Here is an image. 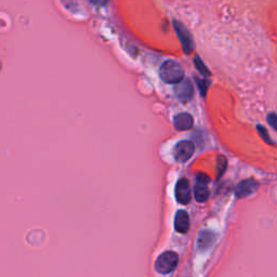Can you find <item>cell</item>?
<instances>
[{
    "label": "cell",
    "mask_w": 277,
    "mask_h": 277,
    "mask_svg": "<svg viewBox=\"0 0 277 277\" xmlns=\"http://www.w3.org/2000/svg\"><path fill=\"white\" fill-rule=\"evenodd\" d=\"M256 188H257V182L253 179L242 180L237 184L235 188V194L238 198H243L251 195V194L256 191Z\"/></svg>",
    "instance_id": "52a82bcc"
},
{
    "label": "cell",
    "mask_w": 277,
    "mask_h": 277,
    "mask_svg": "<svg viewBox=\"0 0 277 277\" xmlns=\"http://www.w3.org/2000/svg\"><path fill=\"white\" fill-rule=\"evenodd\" d=\"M178 262V254L173 251H165L157 258L155 262V269L160 274H169L176 268Z\"/></svg>",
    "instance_id": "7a4b0ae2"
},
{
    "label": "cell",
    "mask_w": 277,
    "mask_h": 277,
    "mask_svg": "<svg viewBox=\"0 0 277 277\" xmlns=\"http://www.w3.org/2000/svg\"><path fill=\"white\" fill-rule=\"evenodd\" d=\"M159 75L165 82L167 84H179L184 79V70L182 66L175 61L169 60L162 65L159 69Z\"/></svg>",
    "instance_id": "6da1fadb"
},
{
    "label": "cell",
    "mask_w": 277,
    "mask_h": 277,
    "mask_svg": "<svg viewBox=\"0 0 277 277\" xmlns=\"http://www.w3.org/2000/svg\"><path fill=\"white\" fill-rule=\"evenodd\" d=\"M193 86L191 84L190 80H182L181 82H179L178 86L175 87V94L176 97H178L181 101H188V100H191L193 97Z\"/></svg>",
    "instance_id": "9c48e42d"
},
{
    "label": "cell",
    "mask_w": 277,
    "mask_h": 277,
    "mask_svg": "<svg viewBox=\"0 0 277 277\" xmlns=\"http://www.w3.org/2000/svg\"><path fill=\"white\" fill-rule=\"evenodd\" d=\"M175 198L179 204L187 205L192 199V190L190 182L186 179H181L175 185Z\"/></svg>",
    "instance_id": "8992f818"
},
{
    "label": "cell",
    "mask_w": 277,
    "mask_h": 277,
    "mask_svg": "<svg viewBox=\"0 0 277 277\" xmlns=\"http://www.w3.org/2000/svg\"><path fill=\"white\" fill-rule=\"evenodd\" d=\"M257 130H258V132H259V135L261 136V138H263V140L267 142V143H269V144H272V140H271V138L269 137V134H268V131H267V129L264 128V127H262V126H257Z\"/></svg>",
    "instance_id": "7c38bea8"
},
{
    "label": "cell",
    "mask_w": 277,
    "mask_h": 277,
    "mask_svg": "<svg viewBox=\"0 0 277 277\" xmlns=\"http://www.w3.org/2000/svg\"><path fill=\"white\" fill-rule=\"evenodd\" d=\"M190 217L184 210H179L178 212L175 213V218H174V229L178 233H181V234H185L187 233V231L190 230Z\"/></svg>",
    "instance_id": "ba28073f"
},
{
    "label": "cell",
    "mask_w": 277,
    "mask_h": 277,
    "mask_svg": "<svg viewBox=\"0 0 277 277\" xmlns=\"http://www.w3.org/2000/svg\"><path fill=\"white\" fill-rule=\"evenodd\" d=\"M214 241V234L211 232H202L198 236L197 245L201 250H206L212 245Z\"/></svg>",
    "instance_id": "8fae6325"
},
{
    "label": "cell",
    "mask_w": 277,
    "mask_h": 277,
    "mask_svg": "<svg viewBox=\"0 0 277 277\" xmlns=\"http://www.w3.org/2000/svg\"><path fill=\"white\" fill-rule=\"evenodd\" d=\"M226 164H228V162H226V158H224L223 156H220L218 158V171H219V175L222 174L224 171H225V168H226Z\"/></svg>",
    "instance_id": "5bb4252c"
},
{
    "label": "cell",
    "mask_w": 277,
    "mask_h": 277,
    "mask_svg": "<svg viewBox=\"0 0 277 277\" xmlns=\"http://www.w3.org/2000/svg\"><path fill=\"white\" fill-rule=\"evenodd\" d=\"M268 123L277 132V114L271 113L268 115Z\"/></svg>",
    "instance_id": "9a60e30c"
},
{
    "label": "cell",
    "mask_w": 277,
    "mask_h": 277,
    "mask_svg": "<svg viewBox=\"0 0 277 277\" xmlns=\"http://www.w3.org/2000/svg\"><path fill=\"white\" fill-rule=\"evenodd\" d=\"M195 146L191 141H180L173 147V156L178 163H186L193 156Z\"/></svg>",
    "instance_id": "3957f363"
},
{
    "label": "cell",
    "mask_w": 277,
    "mask_h": 277,
    "mask_svg": "<svg viewBox=\"0 0 277 277\" xmlns=\"http://www.w3.org/2000/svg\"><path fill=\"white\" fill-rule=\"evenodd\" d=\"M195 65H196V68L198 69V70L201 71V73H202L203 75H205V76L209 75V71H208L207 68H206V66L204 65L203 61H202L201 59H199L198 57H196V58H195Z\"/></svg>",
    "instance_id": "4fadbf2b"
},
{
    "label": "cell",
    "mask_w": 277,
    "mask_h": 277,
    "mask_svg": "<svg viewBox=\"0 0 277 277\" xmlns=\"http://www.w3.org/2000/svg\"><path fill=\"white\" fill-rule=\"evenodd\" d=\"M193 124H194L193 117L187 113L178 114L173 119V125L175 127V129L180 131H185L191 129L193 127Z\"/></svg>",
    "instance_id": "30bf717a"
},
{
    "label": "cell",
    "mask_w": 277,
    "mask_h": 277,
    "mask_svg": "<svg viewBox=\"0 0 277 277\" xmlns=\"http://www.w3.org/2000/svg\"><path fill=\"white\" fill-rule=\"evenodd\" d=\"M197 84H198L199 89H201V91L203 93V96H205V93H206V90H207V81L197 79Z\"/></svg>",
    "instance_id": "2e32d148"
},
{
    "label": "cell",
    "mask_w": 277,
    "mask_h": 277,
    "mask_svg": "<svg viewBox=\"0 0 277 277\" xmlns=\"http://www.w3.org/2000/svg\"><path fill=\"white\" fill-rule=\"evenodd\" d=\"M173 26L176 32V35H178V38L182 45V48H183V50H184V52L186 54L191 53L194 49V42H193L190 32L187 31V29L183 24L180 23V22H178V21H173Z\"/></svg>",
    "instance_id": "277c9868"
},
{
    "label": "cell",
    "mask_w": 277,
    "mask_h": 277,
    "mask_svg": "<svg viewBox=\"0 0 277 277\" xmlns=\"http://www.w3.org/2000/svg\"><path fill=\"white\" fill-rule=\"evenodd\" d=\"M209 178L204 173H199L196 178L195 188H194V195L196 201L199 203L206 202L209 197V188H208Z\"/></svg>",
    "instance_id": "5b68a950"
},
{
    "label": "cell",
    "mask_w": 277,
    "mask_h": 277,
    "mask_svg": "<svg viewBox=\"0 0 277 277\" xmlns=\"http://www.w3.org/2000/svg\"><path fill=\"white\" fill-rule=\"evenodd\" d=\"M109 0H90V2L96 5H105Z\"/></svg>",
    "instance_id": "e0dca14e"
}]
</instances>
